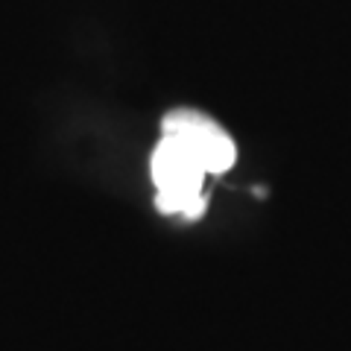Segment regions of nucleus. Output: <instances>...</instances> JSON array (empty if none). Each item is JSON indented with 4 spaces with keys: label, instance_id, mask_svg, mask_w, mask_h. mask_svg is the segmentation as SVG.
I'll return each instance as SVG.
<instances>
[{
    "label": "nucleus",
    "instance_id": "obj_1",
    "mask_svg": "<svg viewBox=\"0 0 351 351\" xmlns=\"http://www.w3.org/2000/svg\"><path fill=\"white\" fill-rule=\"evenodd\" d=\"M149 176L156 184V208L167 217L199 219L208 208V173L179 141L161 135L149 156Z\"/></svg>",
    "mask_w": 351,
    "mask_h": 351
},
{
    "label": "nucleus",
    "instance_id": "obj_2",
    "mask_svg": "<svg viewBox=\"0 0 351 351\" xmlns=\"http://www.w3.org/2000/svg\"><path fill=\"white\" fill-rule=\"evenodd\" d=\"M161 135L179 141V144L202 164L208 176H223L232 170L237 161L234 138L228 135L219 120L199 112V108H191V106L170 108V112L161 117Z\"/></svg>",
    "mask_w": 351,
    "mask_h": 351
}]
</instances>
